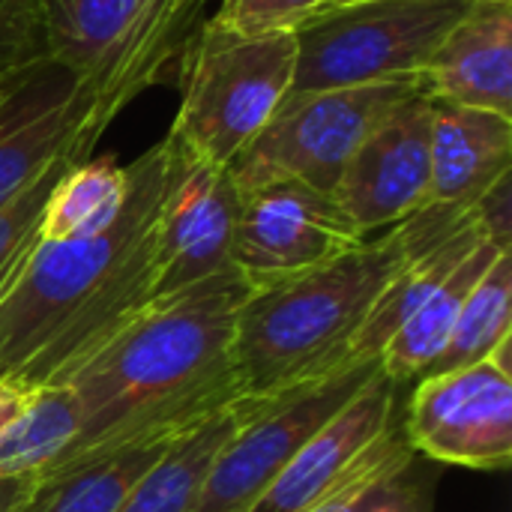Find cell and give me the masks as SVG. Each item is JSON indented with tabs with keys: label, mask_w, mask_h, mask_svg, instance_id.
Here are the masks:
<instances>
[{
	"label": "cell",
	"mask_w": 512,
	"mask_h": 512,
	"mask_svg": "<svg viewBox=\"0 0 512 512\" xmlns=\"http://www.w3.org/2000/svg\"><path fill=\"white\" fill-rule=\"evenodd\" d=\"M246 294L249 282L234 267L222 270L156 297L81 360L60 381L75 402L78 432L51 468L177 435L240 399L234 333Z\"/></svg>",
	"instance_id": "cell-1"
},
{
	"label": "cell",
	"mask_w": 512,
	"mask_h": 512,
	"mask_svg": "<svg viewBox=\"0 0 512 512\" xmlns=\"http://www.w3.org/2000/svg\"><path fill=\"white\" fill-rule=\"evenodd\" d=\"M174 138L126 165V198L90 237L39 240L0 297V378L60 384L153 303V240L174 168Z\"/></svg>",
	"instance_id": "cell-2"
},
{
	"label": "cell",
	"mask_w": 512,
	"mask_h": 512,
	"mask_svg": "<svg viewBox=\"0 0 512 512\" xmlns=\"http://www.w3.org/2000/svg\"><path fill=\"white\" fill-rule=\"evenodd\" d=\"M468 210L429 204L315 270L249 288L234 333L243 396H264L342 369L348 345L393 276L423 243L459 225Z\"/></svg>",
	"instance_id": "cell-3"
},
{
	"label": "cell",
	"mask_w": 512,
	"mask_h": 512,
	"mask_svg": "<svg viewBox=\"0 0 512 512\" xmlns=\"http://www.w3.org/2000/svg\"><path fill=\"white\" fill-rule=\"evenodd\" d=\"M294 60V30L234 33L207 18L180 60L183 93L168 135L192 159L231 168L285 102Z\"/></svg>",
	"instance_id": "cell-4"
},
{
	"label": "cell",
	"mask_w": 512,
	"mask_h": 512,
	"mask_svg": "<svg viewBox=\"0 0 512 512\" xmlns=\"http://www.w3.org/2000/svg\"><path fill=\"white\" fill-rule=\"evenodd\" d=\"M471 0H357L324 6L294 30L288 96L423 75Z\"/></svg>",
	"instance_id": "cell-5"
},
{
	"label": "cell",
	"mask_w": 512,
	"mask_h": 512,
	"mask_svg": "<svg viewBox=\"0 0 512 512\" xmlns=\"http://www.w3.org/2000/svg\"><path fill=\"white\" fill-rule=\"evenodd\" d=\"M426 90L423 75L285 96L261 135L228 168L237 192L297 180L333 195L363 138L408 96Z\"/></svg>",
	"instance_id": "cell-6"
},
{
	"label": "cell",
	"mask_w": 512,
	"mask_h": 512,
	"mask_svg": "<svg viewBox=\"0 0 512 512\" xmlns=\"http://www.w3.org/2000/svg\"><path fill=\"white\" fill-rule=\"evenodd\" d=\"M381 369V360L342 366L318 378L240 396L237 423L216 453L195 512H249L300 447Z\"/></svg>",
	"instance_id": "cell-7"
},
{
	"label": "cell",
	"mask_w": 512,
	"mask_h": 512,
	"mask_svg": "<svg viewBox=\"0 0 512 512\" xmlns=\"http://www.w3.org/2000/svg\"><path fill=\"white\" fill-rule=\"evenodd\" d=\"M405 399L384 369L345 402L270 483L249 512H318L360 483L414 456L405 435Z\"/></svg>",
	"instance_id": "cell-8"
},
{
	"label": "cell",
	"mask_w": 512,
	"mask_h": 512,
	"mask_svg": "<svg viewBox=\"0 0 512 512\" xmlns=\"http://www.w3.org/2000/svg\"><path fill=\"white\" fill-rule=\"evenodd\" d=\"M402 420L414 453L441 468L512 465V375L492 360L417 378Z\"/></svg>",
	"instance_id": "cell-9"
},
{
	"label": "cell",
	"mask_w": 512,
	"mask_h": 512,
	"mask_svg": "<svg viewBox=\"0 0 512 512\" xmlns=\"http://www.w3.org/2000/svg\"><path fill=\"white\" fill-rule=\"evenodd\" d=\"M363 240L333 195L279 180L240 192L231 267L249 288H261L315 270Z\"/></svg>",
	"instance_id": "cell-10"
},
{
	"label": "cell",
	"mask_w": 512,
	"mask_h": 512,
	"mask_svg": "<svg viewBox=\"0 0 512 512\" xmlns=\"http://www.w3.org/2000/svg\"><path fill=\"white\" fill-rule=\"evenodd\" d=\"M171 180L156 219L153 300L231 270L240 192L228 168L192 159L177 141Z\"/></svg>",
	"instance_id": "cell-11"
},
{
	"label": "cell",
	"mask_w": 512,
	"mask_h": 512,
	"mask_svg": "<svg viewBox=\"0 0 512 512\" xmlns=\"http://www.w3.org/2000/svg\"><path fill=\"white\" fill-rule=\"evenodd\" d=\"M432 96L420 90L396 105L354 150L333 198L369 237L429 204Z\"/></svg>",
	"instance_id": "cell-12"
},
{
	"label": "cell",
	"mask_w": 512,
	"mask_h": 512,
	"mask_svg": "<svg viewBox=\"0 0 512 512\" xmlns=\"http://www.w3.org/2000/svg\"><path fill=\"white\" fill-rule=\"evenodd\" d=\"M84 81L54 60L27 66L0 105V204L24 192L60 156L81 150L87 117Z\"/></svg>",
	"instance_id": "cell-13"
},
{
	"label": "cell",
	"mask_w": 512,
	"mask_h": 512,
	"mask_svg": "<svg viewBox=\"0 0 512 512\" xmlns=\"http://www.w3.org/2000/svg\"><path fill=\"white\" fill-rule=\"evenodd\" d=\"M213 0H147L138 21L114 51L111 63L87 90V117L81 126V150L90 156L99 135L114 117L150 84L168 78L171 66L192 48Z\"/></svg>",
	"instance_id": "cell-14"
},
{
	"label": "cell",
	"mask_w": 512,
	"mask_h": 512,
	"mask_svg": "<svg viewBox=\"0 0 512 512\" xmlns=\"http://www.w3.org/2000/svg\"><path fill=\"white\" fill-rule=\"evenodd\" d=\"M432 99L512 117V0H474L423 69Z\"/></svg>",
	"instance_id": "cell-15"
},
{
	"label": "cell",
	"mask_w": 512,
	"mask_h": 512,
	"mask_svg": "<svg viewBox=\"0 0 512 512\" xmlns=\"http://www.w3.org/2000/svg\"><path fill=\"white\" fill-rule=\"evenodd\" d=\"M510 165L512 117L432 99L429 204L468 210L510 174Z\"/></svg>",
	"instance_id": "cell-16"
},
{
	"label": "cell",
	"mask_w": 512,
	"mask_h": 512,
	"mask_svg": "<svg viewBox=\"0 0 512 512\" xmlns=\"http://www.w3.org/2000/svg\"><path fill=\"white\" fill-rule=\"evenodd\" d=\"M177 435L144 438L90 459L42 471L36 474L27 498L15 512H114Z\"/></svg>",
	"instance_id": "cell-17"
},
{
	"label": "cell",
	"mask_w": 512,
	"mask_h": 512,
	"mask_svg": "<svg viewBox=\"0 0 512 512\" xmlns=\"http://www.w3.org/2000/svg\"><path fill=\"white\" fill-rule=\"evenodd\" d=\"M78 432L66 387L0 378V474H42Z\"/></svg>",
	"instance_id": "cell-18"
},
{
	"label": "cell",
	"mask_w": 512,
	"mask_h": 512,
	"mask_svg": "<svg viewBox=\"0 0 512 512\" xmlns=\"http://www.w3.org/2000/svg\"><path fill=\"white\" fill-rule=\"evenodd\" d=\"M507 252L501 246H495L492 240H483L444 282H438L423 300L420 306L405 318V324L390 336V342L381 351V369L384 375H390L396 384H414L429 366L432 360L441 354L471 288L480 282V276L492 267V261Z\"/></svg>",
	"instance_id": "cell-19"
},
{
	"label": "cell",
	"mask_w": 512,
	"mask_h": 512,
	"mask_svg": "<svg viewBox=\"0 0 512 512\" xmlns=\"http://www.w3.org/2000/svg\"><path fill=\"white\" fill-rule=\"evenodd\" d=\"M147 0H39L45 57L93 84Z\"/></svg>",
	"instance_id": "cell-20"
},
{
	"label": "cell",
	"mask_w": 512,
	"mask_h": 512,
	"mask_svg": "<svg viewBox=\"0 0 512 512\" xmlns=\"http://www.w3.org/2000/svg\"><path fill=\"white\" fill-rule=\"evenodd\" d=\"M237 405L240 399L183 429L114 512H195L210 465L237 423Z\"/></svg>",
	"instance_id": "cell-21"
},
{
	"label": "cell",
	"mask_w": 512,
	"mask_h": 512,
	"mask_svg": "<svg viewBox=\"0 0 512 512\" xmlns=\"http://www.w3.org/2000/svg\"><path fill=\"white\" fill-rule=\"evenodd\" d=\"M126 198V165L114 156L72 165L48 195L39 240L90 237L114 222Z\"/></svg>",
	"instance_id": "cell-22"
},
{
	"label": "cell",
	"mask_w": 512,
	"mask_h": 512,
	"mask_svg": "<svg viewBox=\"0 0 512 512\" xmlns=\"http://www.w3.org/2000/svg\"><path fill=\"white\" fill-rule=\"evenodd\" d=\"M512 324V252H501L492 267L471 288L441 354L423 375L468 369L492 357V351L510 339ZM420 375V378H423Z\"/></svg>",
	"instance_id": "cell-23"
},
{
	"label": "cell",
	"mask_w": 512,
	"mask_h": 512,
	"mask_svg": "<svg viewBox=\"0 0 512 512\" xmlns=\"http://www.w3.org/2000/svg\"><path fill=\"white\" fill-rule=\"evenodd\" d=\"M441 465L411 456L318 512H438Z\"/></svg>",
	"instance_id": "cell-24"
},
{
	"label": "cell",
	"mask_w": 512,
	"mask_h": 512,
	"mask_svg": "<svg viewBox=\"0 0 512 512\" xmlns=\"http://www.w3.org/2000/svg\"><path fill=\"white\" fill-rule=\"evenodd\" d=\"M78 162L81 159L72 153L60 156L48 171L39 174V180H33L24 192L0 204V297L9 291V285L15 282V276L21 273L30 252L39 243L42 213H45L51 189Z\"/></svg>",
	"instance_id": "cell-25"
},
{
	"label": "cell",
	"mask_w": 512,
	"mask_h": 512,
	"mask_svg": "<svg viewBox=\"0 0 512 512\" xmlns=\"http://www.w3.org/2000/svg\"><path fill=\"white\" fill-rule=\"evenodd\" d=\"M324 6L327 0H219V9L210 21L234 33L297 30Z\"/></svg>",
	"instance_id": "cell-26"
},
{
	"label": "cell",
	"mask_w": 512,
	"mask_h": 512,
	"mask_svg": "<svg viewBox=\"0 0 512 512\" xmlns=\"http://www.w3.org/2000/svg\"><path fill=\"white\" fill-rule=\"evenodd\" d=\"M45 60L39 0H0V75Z\"/></svg>",
	"instance_id": "cell-27"
},
{
	"label": "cell",
	"mask_w": 512,
	"mask_h": 512,
	"mask_svg": "<svg viewBox=\"0 0 512 512\" xmlns=\"http://www.w3.org/2000/svg\"><path fill=\"white\" fill-rule=\"evenodd\" d=\"M477 225L483 228V234L512 252V201H510V174H504L474 207H471Z\"/></svg>",
	"instance_id": "cell-28"
},
{
	"label": "cell",
	"mask_w": 512,
	"mask_h": 512,
	"mask_svg": "<svg viewBox=\"0 0 512 512\" xmlns=\"http://www.w3.org/2000/svg\"><path fill=\"white\" fill-rule=\"evenodd\" d=\"M36 474H0V512H15L27 498Z\"/></svg>",
	"instance_id": "cell-29"
},
{
	"label": "cell",
	"mask_w": 512,
	"mask_h": 512,
	"mask_svg": "<svg viewBox=\"0 0 512 512\" xmlns=\"http://www.w3.org/2000/svg\"><path fill=\"white\" fill-rule=\"evenodd\" d=\"M30 66H33V63H30ZM24 69H27V66H24ZM24 69H18V72H3V75H0V105H3V99L9 96L12 84L18 81V75H21Z\"/></svg>",
	"instance_id": "cell-30"
},
{
	"label": "cell",
	"mask_w": 512,
	"mask_h": 512,
	"mask_svg": "<svg viewBox=\"0 0 512 512\" xmlns=\"http://www.w3.org/2000/svg\"><path fill=\"white\" fill-rule=\"evenodd\" d=\"M342 3H357V0H327V6H342Z\"/></svg>",
	"instance_id": "cell-31"
},
{
	"label": "cell",
	"mask_w": 512,
	"mask_h": 512,
	"mask_svg": "<svg viewBox=\"0 0 512 512\" xmlns=\"http://www.w3.org/2000/svg\"><path fill=\"white\" fill-rule=\"evenodd\" d=\"M471 3H474V0H471Z\"/></svg>",
	"instance_id": "cell-32"
}]
</instances>
